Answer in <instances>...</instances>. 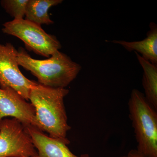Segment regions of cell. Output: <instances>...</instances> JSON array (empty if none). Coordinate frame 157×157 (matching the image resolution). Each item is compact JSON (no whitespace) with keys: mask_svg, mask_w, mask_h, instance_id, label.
Returning a JSON list of instances; mask_svg holds the SVG:
<instances>
[{"mask_svg":"<svg viewBox=\"0 0 157 157\" xmlns=\"http://www.w3.org/2000/svg\"><path fill=\"white\" fill-rule=\"evenodd\" d=\"M36 154L30 136L19 120L6 118L0 121V157Z\"/></svg>","mask_w":157,"mask_h":157,"instance_id":"cell-5","label":"cell"},{"mask_svg":"<svg viewBox=\"0 0 157 157\" xmlns=\"http://www.w3.org/2000/svg\"><path fill=\"white\" fill-rule=\"evenodd\" d=\"M25 128L37 151V154L32 157H92L88 154L74 155L67 146L70 143L69 140L52 138L34 127Z\"/></svg>","mask_w":157,"mask_h":157,"instance_id":"cell-8","label":"cell"},{"mask_svg":"<svg viewBox=\"0 0 157 157\" xmlns=\"http://www.w3.org/2000/svg\"><path fill=\"white\" fill-rule=\"evenodd\" d=\"M2 31L21 39L29 50L48 58L62 48L55 36L47 33L41 25L25 19L13 20L5 23Z\"/></svg>","mask_w":157,"mask_h":157,"instance_id":"cell-4","label":"cell"},{"mask_svg":"<svg viewBox=\"0 0 157 157\" xmlns=\"http://www.w3.org/2000/svg\"><path fill=\"white\" fill-rule=\"evenodd\" d=\"M19 66L29 71L45 86L65 88L76 78L81 70L80 65L73 61L66 54L57 51L46 59H36L24 48L18 50Z\"/></svg>","mask_w":157,"mask_h":157,"instance_id":"cell-2","label":"cell"},{"mask_svg":"<svg viewBox=\"0 0 157 157\" xmlns=\"http://www.w3.org/2000/svg\"><path fill=\"white\" fill-rule=\"evenodd\" d=\"M29 0H2L1 5L14 20L24 19Z\"/></svg>","mask_w":157,"mask_h":157,"instance_id":"cell-12","label":"cell"},{"mask_svg":"<svg viewBox=\"0 0 157 157\" xmlns=\"http://www.w3.org/2000/svg\"><path fill=\"white\" fill-rule=\"evenodd\" d=\"M18 50L11 43H0V88H11L27 101L31 90L38 82L21 73L17 60Z\"/></svg>","mask_w":157,"mask_h":157,"instance_id":"cell-6","label":"cell"},{"mask_svg":"<svg viewBox=\"0 0 157 157\" xmlns=\"http://www.w3.org/2000/svg\"><path fill=\"white\" fill-rule=\"evenodd\" d=\"M119 157H146L138 151L136 149H132L128 152L126 155Z\"/></svg>","mask_w":157,"mask_h":157,"instance_id":"cell-13","label":"cell"},{"mask_svg":"<svg viewBox=\"0 0 157 157\" xmlns=\"http://www.w3.org/2000/svg\"><path fill=\"white\" fill-rule=\"evenodd\" d=\"M149 27L146 38L141 41L129 42L122 40H113L111 42L119 44L128 51H134L140 53L144 59L157 65V24L154 22H151Z\"/></svg>","mask_w":157,"mask_h":157,"instance_id":"cell-9","label":"cell"},{"mask_svg":"<svg viewBox=\"0 0 157 157\" xmlns=\"http://www.w3.org/2000/svg\"><path fill=\"white\" fill-rule=\"evenodd\" d=\"M143 70L142 84L147 101L157 110V65L153 64L135 52Z\"/></svg>","mask_w":157,"mask_h":157,"instance_id":"cell-10","label":"cell"},{"mask_svg":"<svg viewBox=\"0 0 157 157\" xmlns=\"http://www.w3.org/2000/svg\"><path fill=\"white\" fill-rule=\"evenodd\" d=\"M66 88H53L37 83L31 90L29 100L35 109L37 128L55 139L69 140L71 129L64 103L69 94Z\"/></svg>","mask_w":157,"mask_h":157,"instance_id":"cell-1","label":"cell"},{"mask_svg":"<svg viewBox=\"0 0 157 157\" xmlns=\"http://www.w3.org/2000/svg\"><path fill=\"white\" fill-rule=\"evenodd\" d=\"M62 0H29L25 11V20L38 25L52 24L48 11L52 6H57Z\"/></svg>","mask_w":157,"mask_h":157,"instance_id":"cell-11","label":"cell"},{"mask_svg":"<svg viewBox=\"0 0 157 157\" xmlns=\"http://www.w3.org/2000/svg\"><path fill=\"white\" fill-rule=\"evenodd\" d=\"M8 157H27L26 156H10Z\"/></svg>","mask_w":157,"mask_h":157,"instance_id":"cell-14","label":"cell"},{"mask_svg":"<svg viewBox=\"0 0 157 157\" xmlns=\"http://www.w3.org/2000/svg\"><path fill=\"white\" fill-rule=\"evenodd\" d=\"M128 106L136 149L146 157H157V110L147 101L144 94L136 89L131 92Z\"/></svg>","mask_w":157,"mask_h":157,"instance_id":"cell-3","label":"cell"},{"mask_svg":"<svg viewBox=\"0 0 157 157\" xmlns=\"http://www.w3.org/2000/svg\"><path fill=\"white\" fill-rule=\"evenodd\" d=\"M35 109L11 88H0V121L8 117L17 119L25 127L37 128Z\"/></svg>","mask_w":157,"mask_h":157,"instance_id":"cell-7","label":"cell"}]
</instances>
